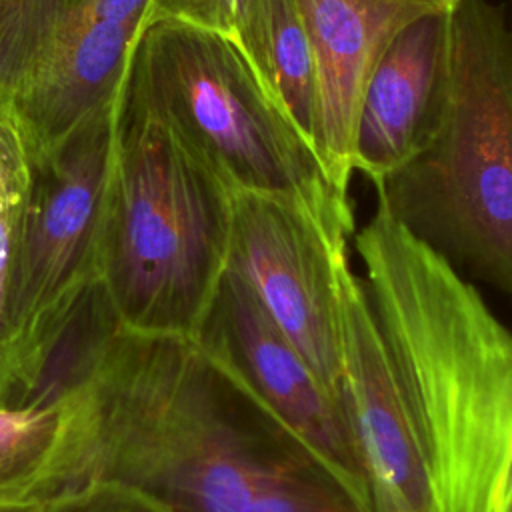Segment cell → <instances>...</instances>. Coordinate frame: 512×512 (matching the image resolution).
<instances>
[{
  "instance_id": "cell-9",
  "label": "cell",
  "mask_w": 512,
  "mask_h": 512,
  "mask_svg": "<svg viewBox=\"0 0 512 512\" xmlns=\"http://www.w3.org/2000/svg\"><path fill=\"white\" fill-rule=\"evenodd\" d=\"M340 404L360 460L370 512H440L424 454L396 388L380 330L348 256L338 268Z\"/></svg>"
},
{
  "instance_id": "cell-15",
  "label": "cell",
  "mask_w": 512,
  "mask_h": 512,
  "mask_svg": "<svg viewBox=\"0 0 512 512\" xmlns=\"http://www.w3.org/2000/svg\"><path fill=\"white\" fill-rule=\"evenodd\" d=\"M82 0H0V98L12 100L22 78Z\"/></svg>"
},
{
  "instance_id": "cell-1",
  "label": "cell",
  "mask_w": 512,
  "mask_h": 512,
  "mask_svg": "<svg viewBox=\"0 0 512 512\" xmlns=\"http://www.w3.org/2000/svg\"><path fill=\"white\" fill-rule=\"evenodd\" d=\"M42 392L52 440L0 512L90 482L172 512H368L196 338L124 328L102 284Z\"/></svg>"
},
{
  "instance_id": "cell-11",
  "label": "cell",
  "mask_w": 512,
  "mask_h": 512,
  "mask_svg": "<svg viewBox=\"0 0 512 512\" xmlns=\"http://www.w3.org/2000/svg\"><path fill=\"white\" fill-rule=\"evenodd\" d=\"M318 68L316 154L328 180L348 194L352 140L366 80L392 38L454 0H294Z\"/></svg>"
},
{
  "instance_id": "cell-7",
  "label": "cell",
  "mask_w": 512,
  "mask_h": 512,
  "mask_svg": "<svg viewBox=\"0 0 512 512\" xmlns=\"http://www.w3.org/2000/svg\"><path fill=\"white\" fill-rule=\"evenodd\" d=\"M348 236L294 198L234 192L228 270L250 288L338 402V268L348 256Z\"/></svg>"
},
{
  "instance_id": "cell-12",
  "label": "cell",
  "mask_w": 512,
  "mask_h": 512,
  "mask_svg": "<svg viewBox=\"0 0 512 512\" xmlns=\"http://www.w3.org/2000/svg\"><path fill=\"white\" fill-rule=\"evenodd\" d=\"M144 20L114 24L76 14L30 66L10 104L32 162L62 148L122 90Z\"/></svg>"
},
{
  "instance_id": "cell-4",
  "label": "cell",
  "mask_w": 512,
  "mask_h": 512,
  "mask_svg": "<svg viewBox=\"0 0 512 512\" xmlns=\"http://www.w3.org/2000/svg\"><path fill=\"white\" fill-rule=\"evenodd\" d=\"M450 22L440 122L376 194L416 238L512 302V36L486 0H454Z\"/></svg>"
},
{
  "instance_id": "cell-3",
  "label": "cell",
  "mask_w": 512,
  "mask_h": 512,
  "mask_svg": "<svg viewBox=\"0 0 512 512\" xmlns=\"http://www.w3.org/2000/svg\"><path fill=\"white\" fill-rule=\"evenodd\" d=\"M232 212L234 192L188 150L130 62L102 270L116 320L198 338L228 270Z\"/></svg>"
},
{
  "instance_id": "cell-10",
  "label": "cell",
  "mask_w": 512,
  "mask_h": 512,
  "mask_svg": "<svg viewBox=\"0 0 512 512\" xmlns=\"http://www.w3.org/2000/svg\"><path fill=\"white\" fill-rule=\"evenodd\" d=\"M450 10L400 30L366 80L354 124L352 168L374 186L406 164L440 122L452 64Z\"/></svg>"
},
{
  "instance_id": "cell-19",
  "label": "cell",
  "mask_w": 512,
  "mask_h": 512,
  "mask_svg": "<svg viewBox=\"0 0 512 512\" xmlns=\"http://www.w3.org/2000/svg\"><path fill=\"white\" fill-rule=\"evenodd\" d=\"M150 0H82L78 12L86 18L126 24L146 20Z\"/></svg>"
},
{
  "instance_id": "cell-8",
  "label": "cell",
  "mask_w": 512,
  "mask_h": 512,
  "mask_svg": "<svg viewBox=\"0 0 512 512\" xmlns=\"http://www.w3.org/2000/svg\"><path fill=\"white\" fill-rule=\"evenodd\" d=\"M196 340L370 512L340 402L230 270Z\"/></svg>"
},
{
  "instance_id": "cell-14",
  "label": "cell",
  "mask_w": 512,
  "mask_h": 512,
  "mask_svg": "<svg viewBox=\"0 0 512 512\" xmlns=\"http://www.w3.org/2000/svg\"><path fill=\"white\" fill-rule=\"evenodd\" d=\"M32 190L28 142L8 100L0 98V406L6 408L2 380V332L12 268L24 234Z\"/></svg>"
},
{
  "instance_id": "cell-16",
  "label": "cell",
  "mask_w": 512,
  "mask_h": 512,
  "mask_svg": "<svg viewBox=\"0 0 512 512\" xmlns=\"http://www.w3.org/2000/svg\"><path fill=\"white\" fill-rule=\"evenodd\" d=\"M56 420V402L44 392L26 406H0V506L40 462Z\"/></svg>"
},
{
  "instance_id": "cell-17",
  "label": "cell",
  "mask_w": 512,
  "mask_h": 512,
  "mask_svg": "<svg viewBox=\"0 0 512 512\" xmlns=\"http://www.w3.org/2000/svg\"><path fill=\"white\" fill-rule=\"evenodd\" d=\"M12 512H172V508L126 484L90 482Z\"/></svg>"
},
{
  "instance_id": "cell-13",
  "label": "cell",
  "mask_w": 512,
  "mask_h": 512,
  "mask_svg": "<svg viewBox=\"0 0 512 512\" xmlns=\"http://www.w3.org/2000/svg\"><path fill=\"white\" fill-rule=\"evenodd\" d=\"M230 38L268 98L316 152L318 68L296 2L248 0Z\"/></svg>"
},
{
  "instance_id": "cell-20",
  "label": "cell",
  "mask_w": 512,
  "mask_h": 512,
  "mask_svg": "<svg viewBox=\"0 0 512 512\" xmlns=\"http://www.w3.org/2000/svg\"><path fill=\"white\" fill-rule=\"evenodd\" d=\"M510 2H512V0H510ZM508 30H510V36H512V12H510V28H508Z\"/></svg>"
},
{
  "instance_id": "cell-18",
  "label": "cell",
  "mask_w": 512,
  "mask_h": 512,
  "mask_svg": "<svg viewBox=\"0 0 512 512\" xmlns=\"http://www.w3.org/2000/svg\"><path fill=\"white\" fill-rule=\"evenodd\" d=\"M248 0H150L144 26L180 22L230 36Z\"/></svg>"
},
{
  "instance_id": "cell-5",
  "label": "cell",
  "mask_w": 512,
  "mask_h": 512,
  "mask_svg": "<svg viewBox=\"0 0 512 512\" xmlns=\"http://www.w3.org/2000/svg\"><path fill=\"white\" fill-rule=\"evenodd\" d=\"M132 70L188 150L232 192L294 198L354 234L350 194L328 180L230 36L180 22L148 24Z\"/></svg>"
},
{
  "instance_id": "cell-2",
  "label": "cell",
  "mask_w": 512,
  "mask_h": 512,
  "mask_svg": "<svg viewBox=\"0 0 512 512\" xmlns=\"http://www.w3.org/2000/svg\"><path fill=\"white\" fill-rule=\"evenodd\" d=\"M354 244L440 512H512V330L380 202Z\"/></svg>"
},
{
  "instance_id": "cell-6",
  "label": "cell",
  "mask_w": 512,
  "mask_h": 512,
  "mask_svg": "<svg viewBox=\"0 0 512 512\" xmlns=\"http://www.w3.org/2000/svg\"><path fill=\"white\" fill-rule=\"evenodd\" d=\"M122 90L62 148L32 162L30 202L4 312L6 408L26 406L42 392L56 354L102 284Z\"/></svg>"
}]
</instances>
